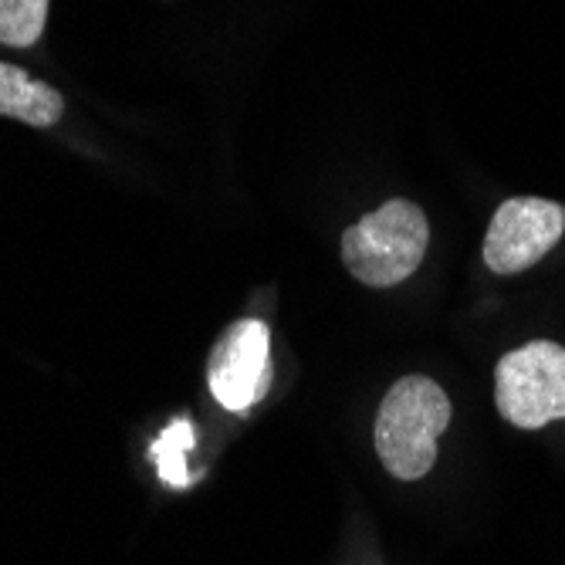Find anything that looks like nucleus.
Here are the masks:
<instances>
[{
	"label": "nucleus",
	"mask_w": 565,
	"mask_h": 565,
	"mask_svg": "<svg viewBox=\"0 0 565 565\" xmlns=\"http://www.w3.org/2000/svg\"><path fill=\"white\" fill-rule=\"evenodd\" d=\"M193 447V424L190 420H173L152 444V460H157L160 481L167 488H190L196 475L186 468V454Z\"/></svg>",
	"instance_id": "obj_7"
},
{
	"label": "nucleus",
	"mask_w": 565,
	"mask_h": 565,
	"mask_svg": "<svg viewBox=\"0 0 565 565\" xmlns=\"http://www.w3.org/2000/svg\"><path fill=\"white\" fill-rule=\"evenodd\" d=\"M494 403L501 420L519 430L565 420V345L535 339L501 355L494 370Z\"/></svg>",
	"instance_id": "obj_3"
},
{
	"label": "nucleus",
	"mask_w": 565,
	"mask_h": 565,
	"mask_svg": "<svg viewBox=\"0 0 565 565\" xmlns=\"http://www.w3.org/2000/svg\"><path fill=\"white\" fill-rule=\"evenodd\" d=\"M450 424V399L430 376H403L380 403L373 440L383 468L399 481H420L437 465V440Z\"/></svg>",
	"instance_id": "obj_1"
},
{
	"label": "nucleus",
	"mask_w": 565,
	"mask_h": 565,
	"mask_svg": "<svg viewBox=\"0 0 565 565\" xmlns=\"http://www.w3.org/2000/svg\"><path fill=\"white\" fill-rule=\"evenodd\" d=\"M565 234L562 203L545 196H511L494 211L481 258L494 275H519L535 268Z\"/></svg>",
	"instance_id": "obj_4"
},
{
	"label": "nucleus",
	"mask_w": 565,
	"mask_h": 565,
	"mask_svg": "<svg viewBox=\"0 0 565 565\" xmlns=\"http://www.w3.org/2000/svg\"><path fill=\"white\" fill-rule=\"evenodd\" d=\"M0 116L31 129H51L65 116V95L55 85L31 78L24 68L0 62Z\"/></svg>",
	"instance_id": "obj_6"
},
{
	"label": "nucleus",
	"mask_w": 565,
	"mask_h": 565,
	"mask_svg": "<svg viewBox=\"0 0 565 565\" xmlns=\"http://www.w3.org/2000/svg\"><path fill=\"white\" fill-rule=\"evenodd\" d=\"M430 224L414 200H390L342 234V262L370 288L403 285L424 262Z\"/></svg>",
	"instance_id": "obj_2"
},
{
	"label": "nucleus",
	"mask_w": 565,
	"mask_h": 565,
	"mask_svg": "<svg viewBox=\"0 0 565 565\" xmlns=\"http://www.w3.org/2000/svg\"><path fill=\"white\" fill-rule=\"evenodd\" d=\"M207 386L231 414H247L271 386V332L262 319L231 322L211 349Z\"/></svg>",
	"instance_id": "obj_5"
},
{
	"label": "nucleus",
	"mask_w": 565,
	"mask_h": 565,
	"mask_svg": "<svg viewBox=\"0 0 565 565\" xmlns=\"http://www.w3.org/2000/svg\"><path fill=\"white\" fill-rule=\"evenodd\" d=\"M51 0H0V44L31 47L41 41Z\"/></svg>",
	"instance_id": "obj_8"
}]
</instances>
